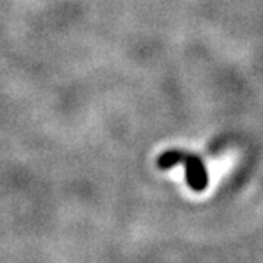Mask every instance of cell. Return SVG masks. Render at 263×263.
Wrapping results in <instances>:
<instances>
[{
	"label": "cell",
	"instance_id": "1",
	"mask_svg": "<svg viewBox=\"0 0 263 263\" xmlns=\"http://www.w3.org/2000/svg\"><path fill=\"white\" fill-rule=\"evenodd\" d=\"M179 162L186 164V179L190 189H193L195 192H202L208 187L209 179L206 167L195 154H189L184 151H167L157 161L158 167L162 170L170 168Z\"/></svg>",
	"mask_w": 263,
	"mask_h": 263
}]
</instances>
